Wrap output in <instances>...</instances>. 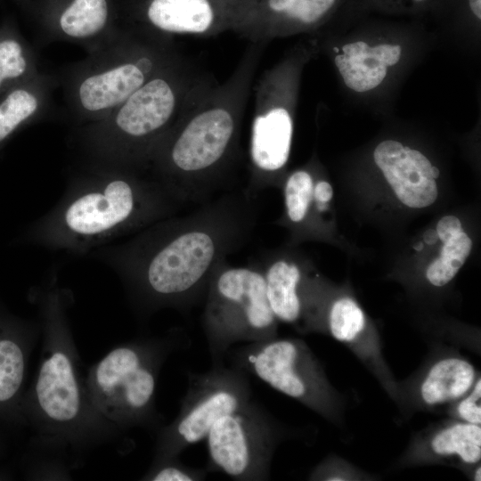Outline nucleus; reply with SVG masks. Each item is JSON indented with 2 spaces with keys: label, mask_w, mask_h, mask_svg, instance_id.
I'll use <instances>...</instances> for the list:
<instances>
[{
  "label": "nucleus",
  "mask_w": 481,
  "mask_h": 481,
  "mask_svg": "<svg viewBox=\"0 0 481 481\" xmlns=\"http://www.w3.org/2000/svg\"><path fill=\"white\" fill-rule=\"evenodd\" d=\"M30 298L38 313L42 350L39 367L24 395L26 426L32 445L68 455L76 465L89 452L124 437L95 408L71 331L73 293L52 268Z\"/></svg>",
  "instance_id": "f03ea898"
},
{
  "label": "nucleus",
  "mask_w": 481,
  "mask_h": 481,
  "mask_svg": "<svg viewBox=\"0 0 481 481\" xmlns=\"http://www.w3.org/2000/svg\"><path fill=\"white\" fill-rule=\"evenodd\" d=\"M371 476L337 455H330L310 472L309 480H370Z\"/></svg>",
  "instance_id": "cd10ccee"
},
{
  "label": "nucleus",
  "mask_w": 481,
  "mask_h": 481,
  "mask_svg": "<svg viewBox=\"0 0 481 481\" xmlns=\"http://www.w3.org/2000/svg\"><path fill=\"white\" fill-rule=\"evenodd\" d=\"M39 322L14 316L0 306V414L26 425L23 386Z\"/></svg>",
  "instance_id": "a211bd4d"
},
{
  "label": "nucleus",
  "mask_w": 481,
  "mask_h": 481,
  "mask_svg": "<svg viewBox=\"0 0 481 481\" xmlns=\"http://www.w3.org/2000/svg\"><path fill=\"white\" fill-rule=\"evenodd\" d=\"M208 471L183 463L179 456L153 459L142 480L146 481H200Z\"/></svg>",
  "instance_id": "bb28decb"
},
{
  "label": "nucleus",
  "mask_w": 481,
  "mask_h": 481,
  "mask_svg": "<svg viewBox=\"0 0 481 481\" xmlns=\"http://www.w3.org/2000/svg\"><path fill=\"white\" fill-rule=\"evenodd\" d=\"M344 0H257L232 31L249 43L313 29L329 20Z\"/></svg>",
  "instance_id": "dca6fc26"
},
{
  "label": "nucleus",
  "mask_w": 481,
  "mask_h": 481,
  "mask_svg": "<svg viewBox=\"0 0 481 481\" xmlns=\"http://www.w3.org/2000/svg\"><path fill=\"white\" fill-rule=\"evenodd\" d=\"M462 230L461 223L454 216H443L436 224V233L438 240L442 242L447 240L452 236Z\"/></svg>",
  "instance_id": "7c9ffc66"
},
{
  "label": "nucleus",
  "mask_w": 481,
  "mask_h": 481,
  "mask_svg": "<svg viewBox=\"0 0 481 481\" xmlns=\"http://www.w3.org/2000/svg\"><path fill=\"white\" fill-rule=\"evenodd\" d=\"M277 322L258 265L222 262L209 281L201 317L212 363L225 362L233 344L277 337Z\"/></svg>",
  "instance_id": "6e6552de"
},
{
  "label": "nucleus",
  "mask_w": 481,
  "mask_h": 481,
  "mask_svg": "<svg viewBox=\"0 0 481 481\" xmlns=\"http://www.w3.org/2000/svg\"><path fill=\"white\" fill-rule=\"evenodd\" d=\"M52 82L37 75L4 94L0 100V149L21 127L39 117Z\"/></svg>",
  "instance_id": "4be33fe9"
},
{
  "label": "nucleus",
  "mask_w": 481,
  "mask_h": 481,
  "mask_svg": "<svg viewBox=\"0 0 481 481\" xmlns=\"http://www.w3.org/2000/svg\"><path fill=\"white\" fill-rule=\"evenodd\" d=\"M373 159L404 205L423 208L436 201L440 171L423 153L398 141L385 140L375 148Z\"/></svg>",
  "instance_id": "6ab92c4d"
},
{
  "label": "nucleus",
  "mask_w": 481,
  "mask_h": 481,
  "mask_svg": "<svg viewBox=\"0 0 481 481\" xmlns=\"http://www.w3.org/2000/svg\"><path fill=\"white\" fill-rule=\"evenodd\" d=\"M438 0H371L375 4L390 10H416L429 6Z\"/></svg>",
  "instance_id": "c756f323"
},
{
  "label": "nucleus",
  "mask_w": 481,
  "mask_h": 481,
  "mask_svg": "<svg viewBox=\"0 0 481 481\" xmlns=\"http://www.w3.org/2000/svg\"><path fill=\"white\" fill-rule=\"evenodd\" d=\"M253 375L337 426L345 422L346 400L335 388L306 343L278 337L247 343L225 356Z\"/></svg>",
  "instance_id": "1a4fd4ad"
},
{
  "label": "nucleus",
  "mask_w": 481,
  "mask_h": 481,
  "mask_svg": "<svg viewBox=\"0 0 481 481\" xmlns=\"http://www.w3.org/2000/svg\"><path fill=\"white\" fill-rule=\"evenodd\" d=\"M309 289L301 331L325 333L345 345L396 402L398 381L385 359L377 330L358 303L348 296L328 303L314 281Z\"/></svg>",
  "instance_id": "ddd939ff"
},
{
  "label": "nucleus",
  "mask_w": 481,
  "mask_h": 481,
  "mask_svg": "<svg viewBox=\"0 0 481 481\" xmlns=\"http://www.w3.org/2000/svg\"><path fill=\"white\" fill-rule=\"evenodd\" d=\"M423 240L428 245L435 244L436 242V240H438V235L436 233V231H435L433 229H429V230L426 231L424 235H423Z\"/></svg>",
  "instance_id": "473e14b6"
},
{
  "label": "nucleus",
  "mask_w": 481,
  "mask_h": 481,
  "mask_svg": "<svg viewBox=\"0 0 481 481\" xmlns=\"http://www.w3.org/2000/svg\"><path fill=\"white\" fill-rule=\"evenodd\" d=\"M447 413L452 419L481 425V378L462 397L447 406Z\"/></svg>",
  "instance_id": "c85d7f7f"
},
{
  "label": "nucleus",
  "mask_w": 481,
  "mask_h": 481,
  "mask_svg": "<svg viewBox=\"0 0 481 481\" xmlns=\"http://www.w3.org/2000/svg\"><path fill=\"white\" fill-rule=\"evenodd\" d=\"M314 195L317 200L328 203L333 196V189L330 183L320 180L314 183Z\"/></svg>",
  "instance_id": "2f4dec72"
},
{
  "label": "nucleus",
  "mask_w": 481,
  "mask_h": 481,
  "mask_svg": "<svg viewBox=\"0 0 481 481\" xmlns=\"http://www.w3.org/2000/svg\"><path fill=\"white\" fill-rule=\"evenodd\" d=\"M422 248H423V245H422V243H420V242H419V243L414 247V249H415L416 250H421Z\"/></svg>",
  "instance_id": "72a5a7b5"
},
{
  "label": "nucleus",
  "mask_w": 481,
  "mask_h": 481,
  "mask_svg": "<svg viewBox=\"0 0 481 481\" xmlns=\"http://www.w3.org/2000/svg\"><path fill=\"white\" fill-rule=\"evenodd\" d=\"M440 256L426 270V278L435 287H444L457 274L470 254L472 240L461 231L443 242Z\"/></svg>",
  "instance_id": "a878e982"
},
{
  "label": "nucleus",
  "mask_w": 481,
  "mask_h": 481,
  "mask_svg": "<svg viewBox=\"0 0 481 481\" xmlns=\"http://www.w3.org/2000/svg\"><path fill=\"white\" fill-rule=\"evenodd\" d=\"M253 200L246 189L224 192L89 255L118 275L141 322L163 309L187 314L204 302L217 266L253 235Z\"/></svg>",
  "instance_id": "f257e3e1"
},
{
  "label": "nucleus",
  "mask_w": 481,
  "mask_h": 481,
  "mask_svg": "<svg viewBox=\"0 0 481 481\" xmlns=\"http://www.w3.org/2000/svg\"><path fill=\"white\" fill-rule=\"evenodd\" d=\"M291 435L288 427L251 398L211 428L206 469L234 480H268L277 447Z\"/></svg>",
  "instance_id": "f8f14e48"
},
{
  "label": "nucleus",
  "mask_w": 481,
  "mask_h": 481,
  "mask_svg": "<svg viewBox=\"0 0 481 481\" xmlns=\"http://www.w3.org/2000/svg\"><path fill=\"white\" fill-rule=\"evenodd\" d=\"M182 206L148 172L90 162L59 201L31 223L25 242L85 256L177 214Z\"/></svg>",
  "instance_id": "20e7f679"
},
{
  "label": "nucleus",
  "mask_w": 481,
  "mask_h": 481,
  "mask_svg": "<svg viewBox=\"0 0 481 481\" xmlns=\"http://www.w3.org/2000/svg\"><path fill=\"white\" fill-rule=\"evenodd\" d=\"M298 61L287 59L265 70L256 85L248 185L255 192L274 184L289 160Z\"/></svg>",
  "instance_id": "9b49d317"
},
{
  "label": "nucleus",
  "mask_w": 481,
  "mask_h": 481,
  "mask_svg": "<svg viewBox=\"0 0 481 481\" xmlns=\"http://www.w3.org/2000/svg\"><path fill=\"white\" fill-rule=\"evenodd\" d=\"M314 182L306 169L291 173L284 183V204L287 219L293 224L305 222L314 207L318 213L328 209L327 203L317 200L314 195Z\"/></svg>",
  "instance_id": "393cba45"
},
{
  "label": "nucleus",
  "mask_w": 481,
  "mask_h": 481,
  "mask_svg": "<svg viewBox=\"0 0 481 481\" xmlns=\"http://www.w3.org/2000/svg\"><path fill=\"white\" fill-rule=\"evenodd\" d=\"M257 0H145L144 29L170 37H210L231 30Z\"/></svg>",
  "instance_id": "4468645a"
},
{
  "label": "nucleus",
  "mask_w": 481,
  "mask_h": 481,
  "mask_svg": "<svg viewBox=\"0 0 481 481\" xmlns=\"http://www.w3.org/2000/svg\"><path fill=\"white\" fill-rule=\"evenodd\" d=\"M109 19L107 0H71L58 16L56 32L62 39L94 43L98 40L100 45L99 37L105 32Z\"/></svg>",
  "instance_id": "5701e85b"
},
{
  "label": "nucleus",
  "mask_w": 481,
  "mask_h": 481,
  "mask_svg": "<svg viewBox=\"0 0 481 481\" xmlns=\"http://www.w3.org/2000/svg\"><path fill=\"white\" fill-rule=\"evenodd\" d=\"M37 74L30 47L17 35L0 34V95Z\"/></svg>",
  "instance_id": "b1692460"
},
{
  "label": "nucleus",
  "mask_w": 481,
  "mask_h": 481,
  "mask_svg": "<svg viewBox=\"0 0 481 481\" xmlns=\"http://www.w3.org/2000/svg\"><path fill=\"white\" fill-rule=\"evenodd\" d=\"M257 265L263 273L266 298L276 320L301 330L310 281L302 267L296 261L278 254L263 255Z\"/></svg>",
  "instance_id": "aec40b11"
},
{
  "label": "nucleus",
  "mask_w": 481,
  "mask_h": 481,
  "mask_svg": "<svg viewBox=\"0 0 481 481\" xmlns=\"http://www.w3.org/2000/svg\"><path fill=\"white\" fill-rule=\"evenodd\" d=\"M402 56L401 45L380 43L370 45L364 41L349 42L334 63L345 85L357 93L378 87L385 79L388 67L397 64Z\"/></svg>",
  "instance_id": "412c9836"
},
{
  "label": "nucleus",
  "mask_w": 481,
  "mask_h": 481,
  "mask_svg": "<svg viewBox=\"0 0 481 481\" xmlns=\"http://www.w3.org/2000/svg\"><path fill=\"white\" fill-rule=\"evenodd\" d=\"M479 374L452 349H436L412 377L398 382L396 404L404 412L449 406L472 387Z\"/></svg>",
  "instance_id": "2eb2a0df"
},
{
  "label": "nucleus",
  "mask_w": 481,
  "mask_h": 481,
  "mask_svg": "<svg viewBox=\"0 0 481 481\" xmlns=\"http://www.w3.org/2000/svg\"><path fill=\"white\" fill-rule=\"evenodd\" d=\"M266 45L249 43L228 79L207 89L154 149L146 171L182 207L232 190L241 123Z\"/></svg>",
  "instance_id": "7ed1b4c3"
},
{
  "label": "nucleus",
  "mask_w": 481,
  "mask_h": 481,
  "mask_svg": "<svg viewBox=\"0 0 481 481\" xmlns=\"http://www.w3.org/2000/svg\"><path fill=\"white\" fill-rule=\"evenodd\" d=\"M179 56L170 37L144 29L107 39L66 79L72 113L86 124L104 118Z\"/></svg>",
  "instance_id": "0eeeda50"
},
{
  "label": "nucleus",
  "mask_w": 481,
  "mask_h": 481,
  "mask_svg": "<svg viewBox=\"0 0 481 481\" xmlns=\"http://www.w3.org/2000/svg\"><path fill=\"white\" fill-rule=\"evenodd\" d=\"M249 376L225 362L212 363L202 373L189 371L178 415L155 434L153 459L179 456L188 446L206 438L221 417L246 404L252 398Z\"/></svg>",
  "instance_id": "9d476101"
},
{
  "label": "nucleus",
  "mask_w": 481,
  "mask_h": 481,
  "mask_svg": "<svg viewBox=\"0 0 481 481\" xmlns=\"http://www.w3.org/2000/svg\"><path fill=\"white\" fill-rule=\"evenodd\" d=\"M481 461V425L451 418L415 435L402 455L404 466L447 464L470 478Z\"/></svg>",
  "instance_id": "f3484780"
},
{
  "label": "nucleus",
  "mask_w": 481,
  "mask_h": 481,
  "mask_svg": "<svg viewBox=\"0 0 481 481\" xmlns=\"http://www.w3.org/2000/svg\"><path fill=\"white\" fill-rule=\"evenodd\" d=\"M186 343L178 330L143 336L112 347L86 372V386L100 414L124 436L134 428L156 432L165 425L156 388L167 358Z\"/></svg>",
  "instance_id": "423d86ee"
},
{
  "label": "nucleus",
  "mask_w": 481,
  "mask_h": 481,
  "mask_svg": "<svg viewBox=\"0 0 481 481\" xmlns=\"http://www.w3.org/2000/svg\"><path fill=\"white\" fill-rule=\"evenodd\" d=\"M215 83L180 55L107 117L86 124L78 144L89 162L146 171L160 140Z\"/></svg>",
  "instance_id": "39448f33"
}]
</instances>
